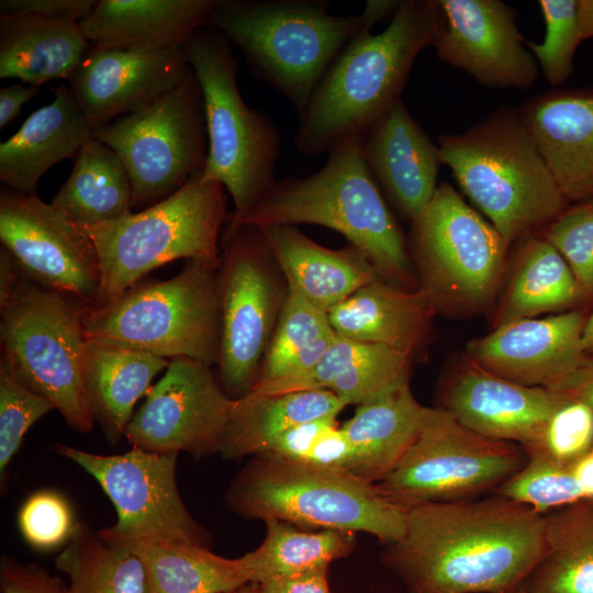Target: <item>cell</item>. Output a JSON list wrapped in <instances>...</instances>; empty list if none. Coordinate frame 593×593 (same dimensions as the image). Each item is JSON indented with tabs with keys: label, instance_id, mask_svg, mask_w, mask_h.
<instances>
[{
	"label": "cell",
	"instance_id": "obj_1",
	"mask_svg": "<svg viewBox=\"0 0 593 593\" xmlns=\"http://www.w3.org/2000/svg\"><path fill=\"white\" fill-rule=\"evenodd\" d=\"M545 548L546 515L496 495L409 507L383 561L411 593H512Z\"/></svg>",
	"mask_w": 593,
	"mask_h": 593
},
{
	"label": "cell",
	"instance_id": "obj_2",
	"mask_svg": "<svg viewBox=\"0 0 593 593\" xmlns=\"http://www.w3.org/2000/svg\"><path fill=\"white\" fill-rule=\"evenodd\" d=\"M437 0H404L379 34H357L327 68L300 115L294 146L304 156L338 141L365 136L401 92L421 51L434 46L441 26Z\"/></svg>",
	"mask_w": 593,
	"mask_h": 593
},
{
	"label": "cell",
	"instance_id": "obj_3",
	"mask_svg": "<svg viewBox=\"0 0 593 593\" xmlns=\"http://www.w3.org/2000/svg\"><path fill=\"white\" fill-rule=\"evenodd\" d=\"M363 136L338 141L324 167L275 186L226 228L313 224L337 231L359 248L379 278L406 290L418 289L407 242L366 161Z\"/></svg>",
	"mask_w": 593,
	"mask_h": 593
},
{
	"label": "cell",
	"instance_id": "obj_4",
	"mask_svg": "<svg viewBox=\"0 0 593 593\" xmlns=\"http://www.w3.org/2000/svg\"><path fill=\"white\" fill-rule=\"evenodd\" d=\"M89 307L32 280L1 247L0 366L51 401L80 433L94 425L83 384V320Z\"/></svg>",
	"mask_w": 593,
	"mask_h": 593
},
{
	"label": "cell",
	"instance_id": "obj_5",
	"mask_svg": "<svg viewBox=\"0 0 593 593\" xmlns=\"http://www.w3.org/2000/svg\"><path fill=\"white\" fill-rule=\"evenodd\" d=\"M438 148L441 164L508 247L568 208L518 111L501 109L465 133L441 135Z\"/></svg>",
	"mask_w": 593,
	"mask_h": 593
},
{
	"label": "cell",
	"instance_id": "obj_6",
	"mask_svg": "<svg viewBox=\"0 0 593 593\" xmlns=\"http://www.w3.org/2000/svg\"><path fill=\"white\" fill-rule=\"evenodd\" d=\"M205 27L239 47L253 75L299 116L333 60L367 31L360 14H332L322 0H216Z\"/></svg>",
	"mask_w": 593,
	"mask_h": 593
},
{
	"label": "cell",
	"instance_id": "obj_7",
	"mask_svg": "<svg viewBox=\"0 0 593 593\" xmlns=\"http://www.w3.org/2000/svg\"><path fill=\"white\" fill-rule=\"evenodd\" d=\"M225 500L246 518H270L300 528L363 532L391 545L400 540L409 508L349 471L270 456H255L232 480Z\"/></svg>",
	"mask_w": 593,
	"mask_h": 593
},
{
	"label": "cell",
	"instance_id": "obj_8",
	"mask_svg": "<svg viewBox=\"0 0 593 593\" xmlns=\"http://www.w3.org/2000/svg\"><path fill=\"white\" fill-rule=\"evenodd\" d=\"M220 182L193 177L169 198L122 219L81 226L92 240L100 287L91 307L104 306L158 267L183 258L220 265L219 236L226 216Z\"/></svg>",
	"mask_w": 593,
	"mask_h": 593
},
{
	"label": "cell",
	"instance_id": "obj_9",
	"mask_svg": "<svg viewBox=\"0 0 593 593\" xmlns=\"http://www.w3.org/2000/svg\"><path fill=\"white\" fill-rule=\"evenodd\" d=\"M220 265L186 260L167 280L137 283L113 302L89 307L87 342L172 359L187 357L217 363L221 314Z\"/></svg>",
	"mask_w": 593,
	"mask_h": 593
},
{
	"label": "cell",
	"instance_id": "obj_10",
	"mask_svg": "<svg viewBox=\"0 0 593 593\" xmlns=\"http://www.w3.org/2000/svg\"><path fill=\"white\" fill-rule=\"evenodd\" d=\"M201 86L209 137L202 180L220 182L233 198L238 217L275 186L280 154L271 120L247 107L236 81L237 60L230 41L211 27L199 29L186 44Z\"/></svg>",
	"mask_w": 593,
	"mask_h": 593
},
{
	"label": "cell",
	"instance_id": "obj_11",
	"mask_svg": "<svg viewBox=\"0 0 593 593\" xmlns=\"http://www.w3.org/2000/svg\"><path fill=\"white\" fill-rule=\"evenodd\" d=\"M411 222L407 246L418 288L436 313L482 312L497 291L508 249L494 226L446 182Z\"/></svg>",
	"mask_w": 593,
	"mask_h": 593
},
{
	"label": "cell",
	"instance_id": "obj_12",
	"mask_svg": "<svg viewBox=\"0 0 593 593\" xmlns=\"http://www.w3.org/2000/svg\"><path fill=\"white\" fill-rule=\"evenodd\" d=\"M217 269L221 314L219 381L233 400L258 381L289 295V283L260 228L224 230Z\"/></svg>",
	"mask_w": 593,
	"mask_h": 593
},
{
	"label": "cell",
	"instance_id": "obj_13",
	"mask_svg": "<svg viewBox=\"0 0 593 593\" xmlns=\"http://www.w3.org/2000/svg\"><path fill=\"white\" fill-rule=\"evenodd\" d=\"M131 179L137 211L169 198L205 167L209 137L201 86L189 75L152 105L93 130Z\"/></svg>",
	"mask_w": 593,
	"mask_h": 593
},
{
	"label": "cell",
	"instance_id": "obj_14",
	"mask_svg": "<svg viewBox=\"0 0 593 593\" xmlns=\"http://www.w3.org/2000/svg\"><path fill=\"white\" fill-rule=\"evenodd\" d=\"M522 448L475 433L449 412L427 407L399 465L374 483L406 508L427 502L470 500L497 489L526 462Z\"/></svg>",
	"mask_w": 593,
	"mask_h": 593
},
{
	"label": "cell",
	"instance_id": "obj_15",
	"mask_svg": "<svg viewBox=\"0 0 593 593\" xmlns=\"http://www.w3.org/2000/svg\"><path fill=\"white\" fill-rule=\"evenodd\" d=\"M56 452L89 473L116 511V523L99 530L107 540H147L206 546L208 535L180 496L178 454L138 448L119 455H99L65 444Z\"/></svg>",
	"mask_w": 593,
	"mask_h": 593
},
{
	"label": "cell",
	"instance_id": "obj_16",
	"mask_svg": "<svg viewBox=\"0 0 593 593\" xmlns=\"http://www.w3.org/2000/svg\"><path fill=\"white\" fill-rule=\"evenodd\" d=\"M233 403L211 366L172 358L134 413L125 438L133 448L150 452L208 456L219 451Z\"/></svg>",
	"mask_w": 593,
	"mask_h": 593
},
{
	"label": "cell",
	"instance_id": "obj_17",
	"mask_svg": "<svg viewBox=\"0 0 593 593\" xmlns=\"http://www.w3.org/2000/svg\"><path fill=\"white\" fill-rule=\"evenodd\" d=\"M0 240L32 280L93 306L100 287L96 247L81 226L52 203L2 187Z\"/></svg>",
	"mask_w": 593,
	"mask_h": 593
},
{
	"label": "cell",
	"instance_id": "obj_18",
	"mask_svg": "<svg viewBox=\"0 0 593 593\" xmlns=\"http://www.w3.org/2000/svg\"><path fill=\"white\" fill-rule=\"evenodd\" d=\"M441 26L437 56L481 85L525 89L539 77L538 63L525 48L516 12L500 0H437Z\"/></svg>",
	"mask_w": 593,
	"mask_h": 593
},
{
	"label": "cell",
	"instance_id": "obj_19",
	"mask_svg": "<svg viewBox=\"0 0 593 593\" xmlns=\"http://www.w3.org/2000/svg\"><path fill=\"white\" fill-rule=\"evenodd\" d=\"M191 69L186 45L152 52L91 45L68 85L94 130L152 105Z\"/></svg>",
	"mask_w": 593,
	"mask_h": 593
},
{
	"label": "cell",
	"instance_id": "obj_20",
	"mask_svg": "<svg viewBox=\"0 0 593 593\" xmlns=\"http://www.w3.org/2000/svg\"><path fill=\"white\" fill-rule=\"evenodd\" d=\"M438 407L485 437L532 444L566 396L494 374L466 356L443 377Z\"/></svg>",
	"mask_w": 593,
	"mask_h": 593
},
{
	"label": "cell",
	"instance_id": "obj_21",
	"mask_svg": "<svg viewBox=\"0 0 593 593\" xmlns=\"http://www.w3.org/2000/svg\"><path fill=\"white\" fill-rule=\"evenodd\" d=\"M588 314L570 311L518 320L471 339L465 356L507 380L547 388L585 357L582 336Z\"/></svg>",
	"mask_w": 593,
	"mask_h": 593
},
{
	"label": "cell",
	"instance_id": "obj_22",
	"mask_svg": "<svg viewBox=\"0 0 593 593\" xmlns=\"http://www.w3.org/2000/svg\"><path fill=\"white\" fill-rule=\"evenodd\" d=\"M362 147L369 170L390 203L405 220L415 219L438 187V146L399 100L366 133Z\"/></svg>",
	"mask_w": 593,
	"mask_h": 593
},
{
	"label": "cell",
	"instance_id": "obj_23",
	"mask_svg": "<svg viewBox=\"0 0 593 593\" xmlns=\"http://www.w3.org/2000/svg\"><path fill=\"white\" fill-rule=\"evenodd\" d=\"M518 114L568 202L593 198V91L527 100Z\"/></svg>",
	"mask_w": 593,
	"mask_h": 593
},
{
	"label": "cell",
	"instance_id": "obj_24",
	"mask_svg": "<svg viewBox=\"0 0 593 593\" xmlns=\"http://www.w3.org/2000/svg\"><path fill=\"white\" fill-rule=\"evenodd\" d=\"M327 314L337 335L383 345L421 361L427 356L437 313L419 288L406 290L377 279Z\"/></svg>",
	"mask_w": 593,
	"mask_h": 593
},
{
	"label": "cell",
	"instance_id": "obj_25",
	"mask_svg": "<svg viewBox=\"0 0 593 593\" xmlns=\"http://www.w3.org/2000/svg\"><path fill=\"white\" fill-rule=\"evenodd\" d=\"M51 104L33 112L20 130L0 144V180L22 194H35L42 176L57 163L76 158L93 138L69 85L55 89Z\"/></svg>",
	"mask_w": 593,
	"mask_h": 593
},
{
	"label": "cell",
	"instance_id": "obj_26",
	"mask_svg": "<svg viewBox=\"0 0 593 593\" xmlns=\"http://www.w3.org/2000/svg\"><path fill=\"white\" fill-rule=\"evenodd\" d=\"M216 0H101L80 27L92 46L152 52L186 45Z\"/></svg>",
	"mask_w": 593,
	"mask_h": 593
},
{
	"label": "cell",
	"instance_id": "obj_27",
	"mask_svg": "<svg viewBox=\"0 0 593 593\" xmlns=\"http://www.w3.org/2000/svg\"><path fill=\"white\" fill-rule=\"evenodd\" d=\"M288 282L315 307L328 313L363 286L380 279L366 255L353 244L324 247L295 226L258 227Z\"/></svg>",
	"mask_w": 593,
	"mask_h": 593
},
{
	"label": "cell",
	"instance_id": "obj_28",
	"mask_svg": "<svg viewBox=\"0 0 593 593\" xmlns=\"http://www.w3.org/2000/svg\"><path fill=\"white\" fill-rule=\"evenodd\" d=\"M91 44L78 22L27 13H0V78L41 86L69 80Z\"/></svg>",
	"mask_w": 593,
	"mask_h": 593
},
{
	"label": "cell",
	"instance_id": "obj_29",
	"mask_svg": "<svg viewBox=\"0 0 593 593\" xmlns=\"http://www.w3.org/2000/svg\"><path fill=\"white\" fill-rule=\"evenodd\" d=\"M426 410L410 382L358 405L340 426L354 451L349 472L371 483L387 477L414 441Z\"/></svg>",
	"mask_w": 593,
	"mask_h": 593
},
{
	"label": "cell",
	"instance_id": "obj_30",
	"mask_svg": "<svg viewBox=\"0 0 593 593\" xmlns=\"http://www.w3.org/2000/svg\"><path fill=\"white\" fill-rule=\"evenodd\" d=\"M169 359L147 353L87 344L83 384L91 415L105 438L116 445L125 437L136 402Z\"/></svg>",
	"mask_w": 593,
	"mask_h": 593
},
{
	"label": "cell",
	"instance_id": "obj_31",
	"mask_svg": "<svg viewBox=\"0 0 593 593\" xmlns=\"http://www.w3.org/2000/svg\"><path fill=\"white\" fill-rule=\"evenodd\" d=\"M345 406L329 390L248 393L234 400L217 452L227 459L261 455L289 428L315 419L336 418Z\"/></svg>",
	"mask_w": 593,
	"mask_h": 593
},
{
	"label": "cell",
	"instance_id": "obj_32",
	"mask_svg": "<svg viewBox=\"0 0 593 593\" xmlns=\"http://www.w3.org/2000/svg\"><path fill=\"white\" fill-rule=\"evenodd\" d=\"M514 270L495 311L492 329L557 312L581 301L584 293L563 257L542 236L519 240Z\"/></svg>",
	"mask_w": 593,
	"mask_h": 593
},
{
	"label": "cell",
	"instance_id": "obj_33",
	"mask_svg": "<svg viewBox=\"0 0 593 593\" xmlns=\"http://www.w3.org/2000/svg\"><path fill=\"white\" fill-rule=\"evenodd\" d=\"M107 540V539H105ZM137 555L145 593H231L249 583L240 558H226L208 546L147 540H107Z\"/></svg>",
	"mask_w": 593,
	"mask_h": 593
},
{
	"label": "cell",
	"instance_id": "obj_34",
	"mask_svg": "<svg viewBox=\"0 0 593 593\" xmlns=\"http://www.w3.org/2000/svg\"><path fill=\"white\" fill-rule=\"evenodd\" d=\"M52 204L79 226H93L133 213L131 179L118 154L96 138L88 142Z\"/></svg>",
	"mask_w": 593,
	"mask_h": 593
},
{
	"label": "cell",
	"instance_id": "obj_35",
	"mask_svg": "<svg viewBox=\"0 0 593 593\" xmlns=\"http://www.w3.org/2000/svg\"><path fill=\"white\" fill-rule=\"evenodd\" d=\"M522 586L529 593H593V500L546 516L545 553Z\"/></svg>",
	"mask_w": 593,
	"mask_h": 593
},
{
	"label": "cell",
	"instance_id": "obj_36",
	"mask_svg": "<svg viewBox=\"0 0 593 593\" xmlns=\"http://www.w3.org/2000/svg\"><path fill=\"white\" fill-rule=\"evenodd\" d=\"M265 523L262 544L239 557L249 583L328 570L333 561L347 557L354 548V533L306 532L276 518Z\"/></svg>",
	"mask_w": 593,
	"mask_h": 593
},
{
	"label": "cell",
	"instance_id": "obj_37",
	"mask_svg": "<svg viewBox=\"0 0 593 593\" xmlns=\"http://www.w3.org/2000/svg\"><path fill=\"white\" fill-rule=\"evenodd\" d=\"M56 568L68 579L67 593H145L142 560L128 548L107 541L86 523L78 522Z\"/></svg>",
	"mask_w": 593,
	"mask_h": 593
},
{
	"label": "cell",
	"instance_id": "obj_38",
	"mask_svg": "<svg viewBox=\"0 0 593 593\" xmlns=\"http://www.w3.org/2000/svg\"><path fill=\"white\" fill-rule=\"evenodd\" d=\"M288 283L289 295L255 385L311 369L337 337L328 314L313 306Z\"/></svg>",
	"mask_w": 593,
	"mask_h": 593
},
{
	"label": "cell",
	"instance_id": "obj_39",
	"mask_svg": "<svg viewBox=\"0 0 593 593\" xmlns=\"http://www.w3.org/2000/svg\"><path fill=\"white\" fill-rule=\"evenodd\" d=\"M525 465L496 489V495L524 504L544 514L584 501L581 485L570 465L541 454H528Z\"/></svg>",
	"mask_w": 593,
	"mask_h": 593
},
{
	"label": "cell",
	"instance_id": "obj_40",
	"mask_svg": "<svg viewBox=\"0 0 593 593\" xmlns=\"http://www.w3.org/2000/svg\"><path fill=\"white\" fill-rule=\"evenodd\" d=\"M413 359L396 349L368 344L328 389L346 405H361L410 382Z\"/></svg>",
	"mask_w": 593,
	"mask_h": 593
},
{
	"label": "cell",
	"instance_id": "obj_41",
	"mask_svg": "<svg viewBox=\"0 0 593 593\" xmlns=\"http://www.w3.org/2000/svg\"><path fill=\"white\" fill-rule=\"evenodd\" d=\"M579 0H540L546 22V36L541 44L525 40L548 82L559 86L573 69V55L582 42L578 19Z\"/></svg>",
	"mask_w": 593,
	"mask_h": 593
},
{
	"label": "cell",
	"instance_id": "obj_42",
	"mask_svg": "<svg viewBox=\"0 0 593 593\" xmlns=\"http://www.w3.org/2000/svg\"><path fill=\"white\" fill-rule=\"evenodd\" d=\"M593 447V411L585 403L567 398L547 421L525 455L541 454L557 462L570 465Z\"/></svg>",
	"mask_w": 593,
	"mask_h": 593
},
{
	"label": "cell",
	"instance_id": "obj_43",
	"mask_svg": "<svg viewBox=\"0 0 593 593\" xmlns=\"http://www.w3.org/2000/svg\"><path fill=\"white\" fill-rule=\"evenodd\" d=\"M542 237L567 261L584 296H592L593 198L568 206L544 228Z\"/></svg>",
	"mask_w": 593,
	"mask_h": 593
},
{
	"label": "cell",
	"instance_id": "obj_44",
	"mask_svg": "<svg viewBox=\"0 0 593 593\" xmlns=\"http://www.w3.org/2000/svg\"><path fill=\"white\" fill-rule=\"evenodd\" d=\"M55 406L33 392L0 366V477L20 449L26 432Z\"/></svg>",
	"mask_w": 593,
	"mask_h": 593
},
{
	"label": "cell",
	"instance_id": "obj_45",
	"mask_svg": "<svg viewBox=\"0 0 593 593\" xmlns=\"http://www.w3.org/2000/svg\"><path fill=\"white\" fill-rule=\"evenodd\" d=\"M77 523L68 501L52 490L31 494L18 514L22 537L31 547L41 551L54 550L67 544Z\"/></svg>",
	"mask_w": 593,
	"mask_h": 593
},
{
	"label": "cell",
	"instance_id": "obj_46",
	"mask_svg": "<svg viewBox=\"0 0 593 593\" xmlns=\"http://www.w3.org/2000/svg\"><path fill=\"white\" fill-rule=\"evenodd\" d=\"M0 590L1 593H67V585L36 563H20L3 556L0 562Z\"/></svg>",
	"mask_w": 593,
	"mask_h": 593
},
{
	"label": "cell",
	"instance_id": "obj_47",
	"mask_svg": "<svg viewBox=\"0 0 593 593\" xmlns=\"http://www.w3.org/2000/svg\"><path fill=\"white\" fill-rule=\"evenodd\" d=\"M334 423L336 418L328 417L295 425L280 434L261 455L305 462L318 436Z\"/></svg>",
	"mask_w": 593,
	"mask_h": 593
},
{
	"label": "cell",
	"instance_id": "obj_48",
	"mask_svg": "<svg viewBox=\"0 0 593 593\" xmlns=\"http://www.w3.org/2000/svg\"><path fill=\"white\" fill-rule=\"evenodd\" d=\"M94 0H1L0 13H27L80 22L94 9Z\"/></svg>",
	"mask_w": 593,
	"mask_h": 593
},
{
	"label": "cell",
	"instance_id": "obj_49",
	"mask_svg": "<svg viewBox=\"0 0 593 593\" xmlns=\"http://www.w3.org/2000/svg\"><path fill=\"white\" fill-rule=\"evenodd\" d=\"M353 446L337 422L328 426L317 438L305 462L324 468L349 471Z\"/></svg>",
	"mask_w": 593,
	"mask_h": 593
},
{
	"label": "cell",
	"instance_id": "obj_50",
	"mask_svg": "<svg viewBox=\"0 0 593 593\" xmlns=\"http://www.w3.org/2000/svg\"><path fill=\"white\" fill-rule=\"evenodd\" d=\"M547 389L579 400L593 411V355L586 354L572 371Z\"/></svg>",
	"mask_w": 593,
	"mask_h": 593
},
{
	"label": "cell",
	"instance_id": "obj_51",
	"mask_svg": "<svg viewBox=\"0 0 593 593\" xmlns=\"http://www.w3.org/2000/svg\"><path fill=\"white\" fill-rule=\"evenodd\" d=\"M328 570H318L293 577L275 578L257 583L260 593H332Z\"/></svg>",
	"mask_w": 593,
	"mask_h": 593
},
{
	"label": "cell",
	"instance_id": "obj_52",
	"mask_svg": "<svg viewBox=\"0 0 593 593\" xmlns=\"http://www.w3.org/2000/svg\"><path fill=\"white\" fill-rule=\"evenodd\" d=\"M40 92L38 86L11 85L0 90V130H3L21 112V108Z\"/></svg>",
	"mask_w": 593,
	"mask_h": 593
},
{
	"label": "cell",
	"instance_id": "obj_53",
	"mask_svg": "<svg viewBox=\"0 0 593 593\" xmlns=\"http://www.w3.org/2000/svg\"><path fill=\"white\" fill-rule=\"evenodd\" d=\"M570 468L582 488L585 500H593V454L591 450L570 463Z\"/></svg>",
	"mask_w": 593,
	"mask_h": 593
},
{
	"label": "cell",
	"instance_id": "obj_54",
	"mask_svg": "<svg viewBox=\"0 0 593 593\" xmlns=\"http://www.w3.org/2000/svg\"><path fill=\"white\" fill-rule=\"evenodd\" d=\"M400 1L391 0H369L366 2L365 9L360 14L365 27L367 31H370L371 27L378 23L380 20L385 18L389 14H394Z\"/></svg>",
	"mask_w": 593,
	"mask_h": 593
},
{
	"label": "cell",
	"instance_id": "obj_55",
	"mask_svg": "<svg viewBox=\"0 0 593 593\" xmlns=\"http://www.w3.org/2000/svg\"><path fill=\"white\" fill-rule=\"evenodd\" d=\"M578 19L581 40L593 36V0L578 1Z\"/></svg>",
	"mask_w": 593,
	"mask_h": 593
},
{
	"label": "cell",
	"instance_id": "obj_56",
	"mask_svg": "<svg viewBox=\"0 0 593 593\" xmlns=\"http://www.w3.org/2000/svg\"><path fill=\"white\" fill-rule=\"evenodd\" d=\"M582 346L585 354L593 355V311L586 318L582 336Z\"/></svg>",
	"mask_w": 593,
	"mask_h": 593
},
{
	"label": "cell",
	"instance_id": "obj_57",
	"mask_svg": "<svg viewBox=\"0 0 593 593\" xmlns=\"http://www.w3.org/2000/svg\"><path fill=\"white\" fill-rule=\"evenodd\" d=\"M231 593H260V592H259V586L257 583H248Z\"/></svg>",
	"mask_w": 593,
	"mask_h": 593
},
{
	"label": "cell",
	"instance_id": "obj_58",
	"mask_svg": "<svg viewBox=\"0 0 593 593\" xmlns=\"http://www.w3.org/2000/svg\"><path fill=\"white\" fill-rule=\"evenodd\" d=\"M512 593H529V592L526 589H524L523 586H519L518 589H516Z\"/></svg>",
	"mask_w": 593,
	"mask_h": 593
},
{
	"label": "cell",
	"instance_id": "obj_59",
	"mask_svg": "<svg viewBox=\"0 0 593 593\" xmlns=\"http://www.w3.org/2000/svg\"><path fill=\"white\" fill-rule=\"evenodd\" d=\"M591 452L593 454V447H592V449H591Z\"/></svg>",
	"mask_w": 593,
	"mask_h": 593
}]
</instances>
